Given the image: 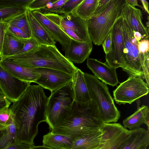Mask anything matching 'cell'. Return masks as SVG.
<instances>
[{"instance_id":"cell-1","label":"cell","mask_w":149,"mask_h":149,"mask_svg":"<svg viewBox=\"0 0 149 149\" xmlns=\"http://www.w3.org/2000/svg\"><path fill=\"white\" fill-rule=\"evenodd\" d=\"M48 99L42 87L30 85L9 107L14 117L17 142L34 145L38 125L46 122Z\"/></svg>"},{"instance_id":"cell-2","label":"cell","mask_w":149,"mask_h":149,"mask_svg":"<svg viewBox=\"0 0 149 149\" xmlns=\"http://www.w3.org/2000/svg\"><path fill=\"white\" fill-rule=\"evenodd\" d=\"M104 123L96 104L92 100L85 103L74 101L67 117L51 132L67 136L74 141L100 130Z\"/></svg>"},{"instance_id":"cell-3","label":"cell","mask_w":149,"mask_h":149,"mask_svg":"<svg viewBox=\"0 0 149 149\" xmlns=\"http://www.w3.org/2000/svg\"><path fill=\"white\" fill-rule=\"evenodd\" d=\"M6 58L25 67L53 69L72 75L77 68L59 51L55 45H40L30 52Z\"/></svg>"},{"instance_id":"cell-4","label":"cell","mask_w":149,"mask_h":149,"mask_svg":"<svg viewBox=\"0 0 149 149\" xmlns=\"http://www.w3.org/2000/svg\"><path fill=\"white\" fill-rule=\"evenodd\" d=\"M84 77L91 100L96 104L104 123H115L120 114L107 85L94 75L84 73Z\"/></svg>"},{"instance_id":"cell-5","label":"cell","mask_w":149,"mask_h":149,"mask_svg":"<svg viewBox=\"0 0 149 149\" xmlns=\"http://www.w3.org/2000/svg\"><path fill=\"white\" fill-rule=\"evenodd\" d=\"M123 18L122 29L125 45V66L122 70L127 73L129 77H138L145 80L149 86V70L146 67L143 54H139L138 42L134 38L133 32L126 20Z\"/></svg>"},{"instance_id":"cell-6","label":"cell","mask_w":149,"mask_h":149,"mask_svg":"<svg viewBox=\"0 0 149 149\" xmlns=\"http://www.w3.org/2000/svg\"><path fill=\"white\" fill-rule=\"evenodd\" d=\"M125 0H111L101 13L87 21L88 33L93 43L102 44L116 20L120 16Z\"/></svg>"},{"instance_id":"cell-7","label":"cell","mask_w":149,"mask_h":149,"mask_svg":"<svg viewBox=\"0 0 149 149\" xmlns=\"http://www.w3.org/2000/svg\"><path fill=\"white\" fill-rule=\"evenodd\" d=\"M74 101L72 81L51 92L48 97L46 121L50 129L63 121L71 110Z\"/></svg>"},{"instance_id":"cell-8","label":"cell","mask_w":149,"mask_h":149,"mask_svg":"<svg viewBox=\"0 0 149 149\" xmlns=\"http://www.w3.org/2000/svg\"><path fill=\"white\" fill-rule=\"evenodd\" d=\"M141 77H129L113 91V99L119 104H130L147 95L149 86Z\"/></svg>"},{"instance_id":"cell-9","label":"cell","mask_w":149,"mask_h":149,"mask_svg":"<svg viewBox=\"0 0 149 149\" xmlns=\"http://www.w3.org/2000/svg\"><path fill=\"white\" fill-rule=\"evenodd\" d=\"M123 19L120 16L116 20L111 31V49L109 53L105 56L106 62L116 70L120 67L123 69L125 66L123 59L125 45L122 29Z\"/></svg>"},{"instance_id":"cell-10","label":"cell","mask_w":149,"mask_h":149,"mask_svg":"<svg viewBox=\"0 0 149 149\" xmlns=\"http://www.w3.org/2000/svg\"><path fill=\"white\" fill-rule=\"evenodd\" d=\"M44 15L61 29L67 28L71 30L83 42L92 43L88 31L86 20L72 13L62 15L51 13Z\"/></svg>"},{"instance_id":"cell-11","label":"cell","mask_w":149,"mask_h":149,"mask_svg":"<svg viewBox=\"0 0 149 149\" xmlns=\"http://www.w3.org/2000/svg\"><path fill=\"white\" fill-rule=\"evenodd\" d=\"M31 83L13 76L0 65V88L3 95L11 102L17 101Z\"/></svg>"},{"instance_id":"cell-12","label":"cell","mask_w":149,"mask_h":149,"mask_svg":"<svg viewBox=\"0 0 149 149\" xmlns=\"http://www.w3.org/2000/svg\"><path fill=\"white\" fill-rule=\"evenodd\" d=\"M40 77L35 83L51 93L72 81V75L57 70L43 68H36Z\"/></svg>"},{"instance_id":"cell-13","label":"cell","mask_w":149,"mask_h":149,"mask_svg":"<svg viewBox=\"0 0 149 149\" xmlns=\"http://www.w3.org/2000/svg\"><path fill=\"white\" fill-rule=\"evenodd\" d=\"M101 144L97 149H117L126 140L131 130L120 123H104Z\"/></svg>"},{"instance_id":"cell-14","label":"cell","mask_w":149,"mask_h":149,"mask_svg":"<svg viewBox=\"0 0 149 149\" xmlns=\"http://www.w3.org/2000/svg\"><path fill=\"white\" fill-rule=\"evenodd\" d=\"M86 65L94 76L105 84L113 87L119 83L116 69L106 62L103 63L96 59L88 58Z\"/></svg>"},{"instance_id":"cell-15","label":"cell","mask_w":149,"mask_h":149,"mask_svg":"<svg viewBox=\"0 0 149 149\" xmlns=\"http://www.w3.org/2000/svg\"><path fill=\"white\" fill-rule=\"evenodd\" d=\"M31 12L34 17L53 40L60 43L62 50L65 51L71 38L59 26L44 15L37 10Z\"/></svg>"},{"instance_id":"cell-16","label":"cell","mask_w":149,"mask_h":149,"mask_svg":"<svg viewBox=\"0 0 149 149\" xmlns=\"http://www.w3.org/2000/svg\"><path fill=\"white\" fill-rule=\"evenodd\" d=\"M120 16L125 19L133 31L138 32L141 34L142 39L148 38L149 29L142 22V14L140 9L130 6L126 2Z\"/></svg>"},{"instance_id":"cell-17","label":"cell","mask_w":149,"mask_h":149,"mask_svg":"<svg viewBox=\"0 0 149 149\" xmlns=\"http://www.w3.org/2000/svg\"><path fill=\"white\" fill-rule=\"evenodd\" d=\"M0 65L13 76L23 81L35 83L40 77L36 68L18 65L7 58L0 60Z\"/></svg>"},{"instance_id":"cell-18","label":"cell","mask_w":149,"mask_h":149,"mask_svg":"<svg viewBox=\"0 0 149 149\" xmlns=\"http://www.w3.org/2000/svg\"><path fill=\"white\" fill-rule=\"evenodd\" d=\"M92 49V42H80L71 38L64 56L72 63H81L88 58Z\"/></svg>"},{"instance_id":"cell-19","label":"cell","mask_w":149,"mask_h":149,"mask_svg":"<svg viewBox=\"0 0 149 149\" xmlns=\"http://www.w3.org/2000/svg\"><path fill=\"white\" fill-rule=\"evenodd\" d=\"M32 0H0V23H8L14 18L25 12Z\"/></svg>"},{"instance_id":"cell-20","label":"cell","mask_w":149,"mask_h":149,"mask_svg":"<svg viewBox=\"0 0 149 149\" xmlns=\"http://www.w3.org/2000/svg\"><path fill=\"white\" fill-rule=\"evenodd\" d=\"M149 130L139 127L131 130L127 138L117 149H147Z\"/></svg>"},{"instance_id":"cell-21","label":"cell","mask_w":149,"mask_h":149,"mask_svg":"<svg viewBox=\"0 0 149 149\" xmlns=\"http://www.w3.org/2000/svg\"><path fill=\"white\" fill-rule=\"evenodd\" d=\"M26 14L31 37L35 39L40 45L55 46L56 42L36 19L31 12L26 10Z\"/></svg>"},{"instance_id":"cell-22","label":"cell","mask_w":149,"mask_h":149,"mask_svg":"<svg viewBox=\"0 0 149 149\" xmlns=\"http://www.w3.org/2000/svg\"><path fill=\"white\" fill-rule=\"evenodd\" d=\"M72 82L74 101L79 103H85L91 100L84 77V73L77 68L72 75Z\"/></svg>"},{"instance_id":"cell-23","label":"cell","mask_w":149,"mask_h":149,"mask_svg":"<svg viewBox=\"0 0 149 149\" xmlns=\"http://www.w3.org/2000/svg\"><path fill=\"white\" fill-rule=\"evenodd\" d=\"M26 39L17 37L6 29L4 37L0 60L14 56L19 52L23 48Z\"/></svg>"},{"instance_id":"cell-24","label":"cell","mask_w":149,"mask_h":149,"mask_svg":"<svg viewBox=\"0 0 149 149\" xmlns=\"http://www.w3.org/2000/svg\"><path fill=\"white\" fill-rule=\"evenodd\" d=\"M149 108L148 106L143 105L138 108L132 114L123 120V126L131 130L140 127L143 124L146 125L149 130Z\"/></svg>"},{"instance_id":"cell-25","label":"cell","mask_w":149,"mask_h":149,"mask_svg":"<svg viewBox=\"0 0 149 149\" xmlns=\"http://www.w3.org/2000/svg\"><path fill=\"white\" fill-rule=\"evenodd\" d=\"M103 132L101 128L74 141L71 149H97L102 143Z\"/></svg>"},{"instance_id":"cell-26","label":"cell","mask_w":149,"mask_h":149,"mask_svg":"<svg viewBox=\"0 0 149 149\" xmlns=\"http://www.w3.org/2000/svg\"><path fill=\"white\" fill-rule=\"evenodd\" d=\"M73 142L69 137L51 131L45 135L42 139L43 145L53 149H71Z\"/></svg>"},{"instance_id":"cell-27","label":"cell","mask_w":149,"mask_h":149,"mask_svg":"<svg viewBox=\"0 0 149 149\" xmlns=\"http://www.w3.org/2000/svg\"><path fill=\"white\" fill-rule=\"evenodd\" d=\"M15 142H17L16 130L13 115L8 124L1 130L0 149H6Z\"/></svg>"},{"instance_id":"cell-28","label":"cell","mask_w":149,"mask_h":149,"mask_svg":"<svg viewBox=\"0 0 149 149\" xmlns=\"http://www.w3.org/2000/svg\"><path fill=\"white\" fill-rule=\"evenodd\" d=\"M98 0H83L72 13L87 21L92 16Z\"/></svg>"},{"instance_id":"cell-29","label":"cell","mask_w":149,"mask_h":149,"mask_svg":"<svg viewBox=\"0 0 149 149\" xmlns=\"http://www.w3.org/2000/svg\"><path fill=\"white\" fill-rule=\"evenodd\" d=\"M8 24L22 30L29 38L31 37V31L26 16V11L14 18Z\"/></svg>"},{"instance_id":"cell-30","label":"cell","mask_w":149,"mask_h":149,"mask_svg":"<svg viewBox=\"0 0 149 149\" xmlns=\"http://www.w3.org/2000/svg\"><path fill=\"white\" fill-rule=\"evenodd\" d=\"M55 0H32L26 6V10L31 11L44 8L55 1Z\"/></svg>"},{"instance_id":"cell-31","label":"cell","mask_w":149,"mask_h":149,"mask_svg":"<svg viewBox=\"0 0 149 149\" xmlns=\"http://www.w3.org/2000/svg\"><path fill=\"white\" fill-rule=\"evenodd\" d=\"M67 0H58L45 8L37 10L41 14L45 15L51 13H57L61 7Z\"/></svg>"},{"instance_id":"cell-32","label":"cell","mask_w":149,"mask_h":149,"mask_svg":"<svg viewBox=\"0 0 149 149\" xmlns=\"http://www.w3.org/2000/svg\"><path fill=\"white\" fill-rule=\"evenodd\" d=\"M83 0H67L57 13L68 14L71 13Z\"/></svg>"},{"instance_id":"cell-33","label":"cell","mask_w":149,"mask_h":149,"mask_svg":"<svg viewBox=\"0 0 149 149\" xmlns=\"http://www.w3.org/2000/svg\"><path fill=\"white\" fill-rule=\"evenodd\" d=\"M40 45L35 39L31 37L25 41L22 49L15 55H20L30 52L37 48Z\"/></svg>"},{"instance_id":"cell-34","label":"cell","mask_w":149,"mask_h":149,"mask_svg":"<svg viewBox=\"0 0 149 149\" xmlns=\"http://www.w3.org/2000/svg\"><path fill=\"white\" fill-rule=\"evenodd\" d=\"M12 115L9 107L0 111V130L3 129L8 124Z\"/></svg>"},{"instance_id":"cell-35","label":"cell","mask_w":149,"mask_h":149,"mask_svg":"<svg viewBox=\"0 0 149 149\" xmlns=\"http://www.w3.org/2000/svg\"><path fill=\"white\" fill-rule=\"evenodd\" d=\"M7 29L14 36L19 38L26 39L29 38L22 30L14 26L8 24Z\"/></svg>"},{"instance_id":"cell-36","label":"cell","mask_w":149,"mask_h":149,"mask_svg":"<svg viewBox=\"0 0 149 149\" xmlns=\"http://www.w3.org/2000/svg\"><path fill=\"white\" fill-rule=\"evenodd\" d=\"M110 1L111 0H98L95 9L91 17L97 16L103 11Z\"/></svg>"},{"instance_id":"cell-37","label":"cell","mask_w":149,"mask_h":149,"mask_svg":"<svg viewBox=\"0 0 149 149\" xmlns=\"http://www.w3.org/2000/svg\"><path fill=\"white\" fill-rule=\"evenodd\" d=\"M139 51L140 54L149 52V41L148 39H141L138 42Z\"/></svg>"},{"instance_id":"cell-38","label":"cell","mask_w":149,"mask_h":149,"mask_svg":"<svg viewBox=\"0 0 149 149\" xmlns=\"http://www.w3.org/2000/svg\"><path fill=\"white\" fill-rule=\"evenodd\" d=\"M111 43V31L108 34L106 38L103 41L102 45L104 52L105 55L109 52Z\"/></svg>"},{"instance_id":"cell-39","label":"cell","mask_w":149,"mask_h":149,"mask_svg":"<svg viewBox=\"0 0 149 149\" xmlns=\"http://www.w3.org/2000/svg\"><path fill=\"white\" fill-rule=\"evenodd\" d=\"M11 103V102L5 96L0 89V111L9 107Z\"/></svg>"},{"instance_id":"cell-40","label":"cell","mask_w":149,"mask_h":149,"mask_svg":"<svg viewBox=\"0 0 149 149\" xmlns=\"http://www.w3.org/2000/svg\"><path fill=\"white\" fill-rule=\"evenodd\" d=\"M8 25V23H0V56L1 54L5 32Z\"/></svg>"},{"instance_id":"cell-41","label":"cell","mask_w":149,"mask_h":149,"mask_svg":"<svg viewBox=\"0 0 149 149\" xmlns=\"http://www.w3.org/2000/svg\"><path fill=\"white\" fill-rule=\"evenodd\" d=\"M31 146L26 143L15 142L6 149H31Z\"/></svg>"},{"instance_id":"cell-42","label":"cell","mask_w":149,"mask_h":149,"mask_svg":"<svg viewBox=\"0 0 149 149\" xmlns=\"http://www.w3.org/2000/svg\"><path fill=\"white\" fill-rule=\"evenodd\" d=\"M126 3L130 6L134 7L135 6H139L142 8L141 6L139 5L137 0H125Z\"/></svg>"},{"instance_id":"cell-43","label":"cell","mask_w":149,"mask_h":149,"mask_svg":"<svg viewBox=\"0 0 149 149\" xmlns=\"http://www.w3.org/2000/svg\"><path fill=\"white\" fill-rule=\"evenodd\" d=\"M143 6L145 11L149 15V12L148 10L149 3L148 1L145 0H141Z\"/></svg>"},{"instance_id":"cell-44","label":"cell","mask_w":149,"mask_h":149,"mask_svg":"<svg viewBox=\"0 0 149 149\" xmlns=\"http://www.w3.org/2000/svg\"><path fill=\"white\" fill-rule=\"evenodd\" d=\"M133 36L135 39L138 42L142 39V37L140 33L138 32L133 31Z\"/></svg>"},{"instance_id":"cell-45","label":"cell","mask_w":149,"mask_h":149,"mask_svg":"<svg viewBox=\"0 0 149 149\" xmlns=\"http://www.w3.org/2000/svg\"><path fill=\"white\" fill-rule=\"evenodd\" d=\"M31 149H53L47 147L43 145L35 146L34 145L31 146Z\"/></svg>"},{"instance_id":"cell-46","label":"cell","mask_w":149,"mask_h":149,"mask_svg":"<svg viewBox=\"0 0 149 149\" xmlns=\"http://www.w3.org/2000/svg\"><path fill=\"white\" fill-rule=\"evenodd\" d=\"M147 19H148V21L146 23V26H147V27H146L147 28L149 29L148 27H149V17H148V16Z\"/></svg>"},{"instance_id":"cell-47","label":"cell","mask_w":149,"mask_h":149,"mask_svg":"<svg viewBox=\"0 0 149 149\" xmlns=\"http://www.w3.org/2000/svg\"><path fill=\"white\" fill-rule=\"evenodd\" d=\"M1 133V130H0V134Z\"/></svg>"},{"instance_id":"cell-48","label":"cell","mask_w":149,"mask_h":149,"mask_svg":"<svg viewBox=\"0 0 149 149\" xmlns=\"http://www.w3.org/2000/svg\"></svg>"}]
</instances>
